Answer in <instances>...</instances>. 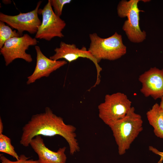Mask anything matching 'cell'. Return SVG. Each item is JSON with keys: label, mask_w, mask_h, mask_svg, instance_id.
I'll use <instances>...</instances> for the list:
<instances>
[{"label": "cell", "mask_w": 163, "mask_h": 163, "mask_svg": "<svg viewBox=\"0 0 163 163\" xmlns=\"http://www.w3.org/2000/svg\"><path fill=\"white\" fill-rule=\"evenodd\" d=\"M76 130L75 126L66 124L62 117L54 114L50 107H46L44 112L32 115L23 126L20 143L27 147L31 139L37 136L59 135L66 141L70 153L72 155L80 150Z\"/></svg>", "instance_id": "cell-1"}, {"label": "cell", "mask_w": 163, "mask_h": 163, "mask_svg": "<svg viewBox=\"0 0 163 163\" xmlns=\"http://www.w3.org/2000/svg\"><path fill=\"white\" fill-rule=\"evenodd\" d=\"M120 155L124 154L143 130L141 116L132 107L125 116L110 125Z\"/></svg>", "instance_id": "cell-2"}, {"label": "cell", "mask_w": 163, "mask_h": 163, "mask_svg": "<svg viewBox=\"0 0 163 163\" xmlns=\"http://www.w3.org/2000/svg\"><path fill=\"white\" fill-rule=\"evenodd\" d=\"M89 37L90 43L88 50L98 63L102 59H117L126 53L122 36L116 32L107 38H101L96 33L90 34Z\"/></svg>", "instance_id": "cell-3"}, {"label": "cell", "mask_w": 163, "mask_h": 163, "mask_svg": "<svg viewBox=\"0 0 163 163\" xmlns=\"http://www.w3.org/2000/svg\"><path fill=\"white\" fill-rule=\"evenodd\" d=\"M131 104L132 102L123 93L107 94L104 101L98 106L99 117L109 126L124 117L132 107Z\"/></svg>", "instance_id": "cell-4"}, {"label": "cell", "mask_w": 163, "mask_h": 163, "mask_svg": "<svg viewBox=\"0 0 163 163\" xmlns=\"http://www.w3.org/2000/svg\"><path fill=\"white\" fill-rule=\"evenodd\" d=\"M139 0H122L119 3L117 13L121 18L127 17L123 24V29L128 39L132 42L139 43L144 40L146 33L142 31L139 26V12L142 11L139 9L138 4Z\"/></svg>", "instance_id": "cell-5"}, {"label": "cell", "mask_w": 163, "mask_h": 163, "mask_svg": "<svg viewBox=\"0 0 163 163\" xmlns=\"http://www.w3.org/2000/svg\"><path fill=\"white\" fill-rule=\"evenodd\" d=\"M38 13L42 14V20L36 34V39L49 41L55 37H64L62 31L66 26V23L54 13L50 0L43 9H39Z\"/></svg>", "instance_id": "cell-6"}, {"label": "cell", "mask_w": 163, "mask_h": 163, "mask_svg": "<svg viewBox=\"0 0 163 163\" xmlns=\"http://www.w3.org/2000/svg\"><path fill=\"white\" fill-rule=\"evenodd\" d=\"M37 43L35 38H33L27 34L8 40L0 50L5 65L8 66L17 59H23L28 62H31L33 61L31 56L27 53L26 51L30 46H35Z\"/></svg>", "instance_id": "cell-7"}, {"label": "cell", "mask_w": 163, "mask_h": 163, "mask_svg": "<svg viewBox=\"0 0 163 163\" xmlns=\"http://www.w3.org/2000/svg\"><path fill=\"white\" fill-rule=\"evenodd\" d=\"M42 2L39 1L34 10L27 13H20L13 16L0 12V21L17 30L21 36L24 31L30 34H36L42 22L38 16L39 8Z\"/></svg>", "instance_id": "cell-8"}, {"label": "cell", "mask_w": 163, "mask_h": 163, "mask_svg": "<svg viewBox=\"0 0 163 163\" xmlns=\"http://www.w3.org/2000/svg\"><path fill=\"white\" fill-rule=\"evenodd\" d=\"M54 51L55 53L50 58L55 61L64 59L69 62L76 60L79 58L88 59L94 63L97 70L96 82L92 87L99 84L100 82V73L102 68L90 52L85 46L81 48H78L74 44H68L61 41L59 47L56 48Z\"/></svg>", "instance_id": "cell-9"}, {"label": "cell", "mask_w": 163, "mask_h": 163, "mask_svg": "<svg viewBox=\"0 0 163 163\" xmlns=\"http://www.w3.org/2000/svg\"><path fill=\"white\" fill-rule=\"evenodd\" d=\"M139 80L142 84L140 91L145 97L155 100L163 97V69L151 68L140 75Z\"/></svg>", "instance_id": "cell-10"}, {"label": "cell", "mask_w": 163, "mask_h": 163, "mask_svg": "<svg viewBox=\"0 0 163 163\" xmlns=\"http://www.w3.org/2000/svg\"><path fill=\"white\" fill-rule=\"evenodd\" d=\"M35 48L37 53L36 66L33 73L27 77V85L42 77H48L52 72L67 63L65 60L55 61L48 58L42 53L39 46H36Z\"/></svg>", "instance_id": "cell-11"}, {"label": "cell", "mask_w": 163, "mask_h": 163, "mask_svg": "<svg viewBox=\"0 0 163 163\" xmlns=\"http://www.w3.org/2000/svg\"><path fill=\"white\" fill-rule=\"evenodd\" d=\"M29 145L37 154L39 163H66V147L60 148L56 152L51 150L45 145L41 136H35L30 141Z\"/></svg>", "instance_id": "cell-12"}, {"label": "cell", "mask_w": 163, "mask_h": 163, "mask_svg": "<svg viewBox=\"0 0 163 163\" xmlns=\"http://www.w3.org/2000/svg\"><path fill=\"white\" fill-rule=\"evenodd\" d=\"M149 124L153 127L155 135L163 139V110L156 103L146 113Z\"/></svg>", "instance_id": "cell-13"}, {"label": "cell", "mask_w": 163, "mask_h": 163, "mask_svg": "<svg viewBox=\"0 0 163 163\" xmlns=\"http://www.w3.org/2000/svg\"><path fill=\"white\" fill-rule=\"evenodd\" d=\"M0 152L7 154L18 160L19 157L11 143V139L3 134H0Z\"/></svg>", "instance_id": "cell-14"}, {"label": "cell", "mask_w": 163, "mask_h": 163, "mask_svg": "<svg viewBox=\"0 0 163 163\" xmlns=\"http://www.w3.org/2000/svg\"><path fill=\"white\" fill-rule=\"evenodd\" d=\"M21 37L16 30H13L5 23L0 21V49L2 48L5 42L8 40L14 37Z\"/></svg>", "instance_id": "cell-15"}, {"label": "cell", "mask_w": 163, "mask_h": 163, "mask_svg": "<svg viewBox=\"0 0 163 163\" xmlns=\"http://www.w3.org/2000/svg\"><path fill=\"white\" fill-rule=\"evenodd\" d=\"M30 158L27 157L24 154L19 155V159L15 161L10 160L4 155L0 154V160L1 163H39L38 160L30 159Z\"/></svg>", "instance_id": "cell-16"}, {"label": "cell", "mask_w": 163, "mask_h": 163, "mask_svg": "<svg viewBox=\"0 0 163 163\" xmlns=\"http://www.w3.org/2000/svg\"><path fill=\"white\" fill-rule=\"evenodd\" d=\"M50 1L54 13L60 17L62 14L64 5L70 3L72 1L71 0H50Z\"/></svg>", "instance_id": "cell-17"}, {"label": "cell", "mask_w": 163, "mask_h": 163, "mask_svg": "<svg viewBox=\"0 0 163 163\" xmlns=\"http://www.w3.org/2000/svg\"><path fill=\"white\" fill-rule=\"evenodd\" d=\"M149 151L153 153L160 156V159L157 163H162V162L163 161V152H161L159 151L156 148L152 146H149Z\"/></svg>", "instance_id": "cell-18"}, {"label": "cell", "mask_w": 163, "mask_h": 163, "mask_svg": "<svg viewBox=\"0 0 163 163\" xmlns=\"http://www.w3.org/2000/svg\"><path fill=\"white\" fill-rule=\"evenodd\" d=\"M3 125L1 118H0V134L2 133L3 130Z\"/></svg>", "instance_id": "cell-19"}, {"label": "cell", "mask_w": 163, "mask_h": 163, "mask_svg": "<svg viewBox=\"0 0 163 163\" xmlns=\"http://www.w3.org/2000/svg\"><path fill=\"white\" fill-rule=\"evenodd\" d=\"M161 101L160 103L159 104L160 107L163 109V97H162L161 98Z\"/></svg>", "instance_id": "cell-20"}]
</instances>
